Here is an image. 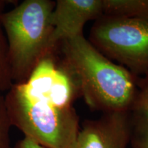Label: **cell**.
Listing matches in <instances>:
<instances>
[{
	"label": "cell",
	"mask_w": 148,
	"mask_h": 148,
	"mask_svg": "<svg viewBox=\"0 0 148 148\" xmlns=\"http://www.w3.org/2000/svg\"><path fill=\"white\" fill-rule=\"evenodd\" d=\"M4 103L11 125L25 136L46 148H73L80 129L73 106H61L26 82L12 84Z\"/></svg>",
	"instance_id": "obj_2"
},
{
	"label": "cell",
	"mask_w": 148,
	"mask_h": 148,
	"mask_svg": "<svg viewBox=\"0 0 148 148\" xmlns=\"http://www.w3.org/2000/svg\"><path fill=\"white\" fill-rule=\"evenodd\" d=\"M56 53L90 109L128 111L139 77L106 58L83 34L62 40Z\"/></svg>",
	"instance_id": "obj_1"
},
{
	"label": "cell",
	"mask_w": 148,
	"mask_h": 148,
	"mask_svg": "<svg viewBox=\"0 0 148 148\" xmlns=\"http://www.w3.org/2000/svg\"><path fill=\"white\" fill-rule=\"evenodd\" d=\"M12 125L4 103V96L0 92V148H12L10 136Z\"/></svg>",
	"instance_id": "obj_10"
},
{
	"label": "cell",
	"mask_w": 148,
	"mask_h": 148,
	"mask_svg": "<svg viewBox=\"0 0 148 148\" xmlns=\"http://www.w3.org/2000/svg\"><path fill=\"white\" fill-rule=\"evenodd\" d=\"M14 148H46L39 143H36L32 138L24 136L23 138H22L20 140H18L16 143Z\"/></svg>",
	"instance_id": "obj_11"
},
{
	"label": "cell",
	"mask_w": 148,
	"mask_h": 148,
	"mask_svg": "<svg viewBox=\"0 0 148 148\" xmlns=\"http://www.w3.org/2000/svg\"><path fill=\"white\" fill-rule=\"evenodd\" d=\"M103 14L148 18V0H102Z\"/></svg>",
	"instance_id": "obj_8"
},
{
	"label": "cell",
	"mask_w": 148,
	"mask_h": 148,
	"mask_svg": "<svg viewBox=\"0 0 148 148\" xmlns=\"http://www.w3.org/2000/svg\"><path fill=\"white\" fill-rule=\"evenodd\" d=\"M55 4L51 0H25L0 15L13 84L25 82L40 61L53 53L49 42Z\"/></svg>",
	"instance_id": "obj_3"
},
{
	"label": "cell",
	"mask_w": 148,
	"mask_h": 148,
	"mask_svg": "<svg viewBox=\"0 0 148 148\" xmlns=\"http://www.w3.org/2000/svg\"><path fill=\"white\" fill-rule=\"evenodd\" d=\"M103 14L102 0H57L51 15V52L62 40L83 34L85 24Z\"/></svg>",
	"instance_id": "obj_6"
},
{
	"label": "cell",
	"mask_w": 148,
	"mask_h": 148,
	"mask_svg": "<svg viewBox=\"0 0 148 148\" xmlns=\"http://www.w3.org/2000/svg\"><path fill=\"white\" fill-rule=\"evenodd\" d=\"M88 40L133 75L140 77L148 72V18L103 14L95 21Z\"/></svg>",
	"instance_id": "obj_4"
},
{
	"label": "cell",
	"mask_w": 148,
	"mask_h": 148,
	"mask_svg": "<svg viewBox=\"0 0 148 148\" xmlns=\"http://www.w3.org/2000/svg\"><path fill=\"white\" fill-rule=\"evenodd\" d=\"M5 3V0H0V15ZM12 84L8 62V42L0 21V92L8 91Z\"/></svg>",
	"instance_id": "obj_9"
},
{
	"label": "cell",
	"mask_w": 148,
	"mask_h": 148,
	"mask_svg": "<svg viewBox=\"0 0 148 148\" xmlns=\"http://www.w3.org/2000/svg\"><path fill=\"white\" fill-rule=\"evenodd\" d=\"M130 138L128 112H106L83 122L73 148H127Z\"/></svg>",
	"instance_id": "obj_5"
},
{
	"label": "cell",
	"mask_w": 148,
	"mask_h": 148,
	"mask_svg": "<svg viewBox=\"0 0 148 148\" xmlns=\"http://www.w3.org/2000/svg\"><path fill=\"white\" fill-rule=\"evenodd\" d=\"M132 148H148V72L139 77L137 89L128 110Z\"/></svg>",
	"instance_id": "obj_7"
}]
</instances>
